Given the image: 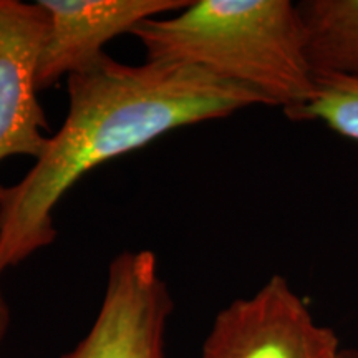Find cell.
I'll use <instances>...</instances> for the list:
<instances>
[{
  "mask_svg": "<svg viewBox=\"0 0 358 358\" xmlns=\"http://www.w3.org/2000/svg\"><path fill=\"white\" fill-rule=\"evenodd\" d=\"M69 111L34 166L0 186V275L57 237V206L93 169L174 131L226 118L261 96L191 65H124L105 55L66 78Z\"/></svg>",
  "mask_w": 358,
  "mask_h": 358,
  "instance_id": "obj_1",
  "label": "cell"
},
{
  "mask_svg": "<svg viewBox=\"0 0 358 358\" xmlns=\"http://www.w3.org/2000/svg\"><path fill=\"white\" fill-rule=\"evenodd\" d=\"M131 35L146 62L198 66L280 106L289 120L315 93L301 12L290 0H189Z\"/></svg>",
  "mask_w": 358,
  "mask_h": 358,
  "instance_id": "obj_2",
  "label": "cell"
},
{
  "mask_svg": "<svg viewBox=\"0 0 358 358\" xmlns=\"http://www.w3.org/2000/svg\"><path fill=\"white\" fill-rule=\"evenodd\" d=\"M342 352L332 327L313 319L287 279L275 274L217 313L199 358H342Z\"/></svg>",
  "mask_w": 358,
  "mask_h": 358,
  "instance_id": "obj_3",
  "label": "cell"
},
{
  "mask_svg": "<svg viewBox=\"0 0 358 358\" xmlns=\"http://www.w3.org/2000/svg\"><path fill=\"white\" fill-rule=\"evenodd\" d=\"M171 292L155 252L111 259L101 306L87 335L60 358H166Z\"/></svg>",
  "mask_w": 358,
  "mask_h": 358,
  "instance_id": "obj_4",
  "label": "cell"
},
{
  "mask_svg": "<svg viewBox=\"0 0 358 358\" xmlns=\"http://www.w3.org/2000/svg\"><path fill=\"white\" fill-rule=\"evenodd\" d=\"M47 15L38 90L92 69L111 40L143 22L182 10L189 0H38Z\"/></svg>",
  "mask_w": 358,
  "mask_h": 358,
  "instance_id": "obj_5",
  "label": "cell"
},
{
  "mask_svg": "<svg viewBox=\"0 0 358 358\" xmlns=\"http://www.w3.org/2000/svg\"><path fill=\"white\" fill-rule=\"evenodd\" d=\"M45 30L38 2L0 0V163L12 156L37 159L50 136L37 83Z\"/></svg>",
  "mask_w": 358,
  "mask_h": 358,
  "instance_id": "obj_6",
  "label": "cell"
},
{
  "mask_svg": "<svg viewBox=\"0 0 358 358\" xmlns=\"http://www.w3.org/2000/svg\"><path fill=\"white\" fill-rule=\"evenodd\" d=\"M297 6L315 75L358 78V0H306Z\"/></svg>",
  "mask_w": 358,
  "mask_h": 358,
  "instance_id": "obj_7",
  "label": "cell"
},
{
  "mask_svg": "<svg viewBox=\"0 0 358 358\" xmlns=\"http://www.w3.org/2000/svg\"><path fill=\"white\" fill-rule=\"evenodd\" d=\"M292 122H319L358 143V78L317 73L315 93Z\"/></svg>",
  "mask_w": 358,
  "mask_h": 358,
  "instance_id": "obj_8",
  "label": "cell"
},
{
  "mask_svg": "<svg viewBox=\"0 0 358 358\" xmlns=\"http://www.w3.org/2000/svg\"><path fill=\"white\" fill-rule=\"evenodd\" d=\"M10 320H12L10 307H8L6 295H3L2 287H0V345H2V342L6 340L8 334V329H10Z\"/></svg>",
  "mask_w": 358,
  "mask_h": 358,
  "instance_id": "obj_9",
  "label": "cell"
},
{
  "mask_svg": "<svg viewBox=\"0 0 358 358\" xmlns=\"http://www.w3.org/2000/svg\"><path fill=\"white\" fill-rule=\"evenodd\" d=\"M342 358H358V348H343Z\"/></svg>",
  "mask_w": 358,
  "mask_h": 358,
  "instance_id": "obj_10",
  "label": "cell"
}]
</instances>
